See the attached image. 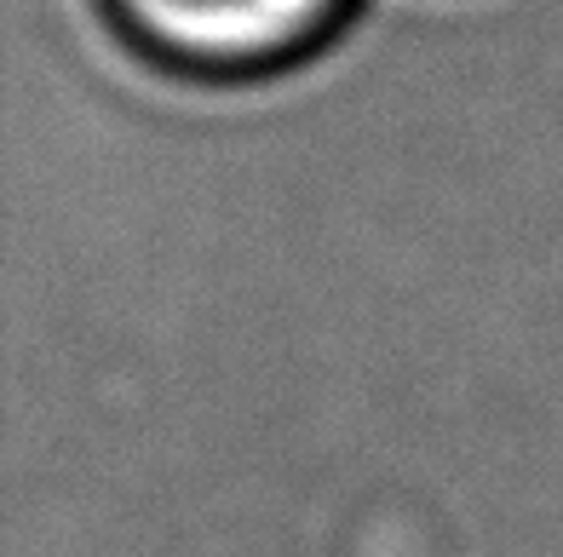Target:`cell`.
I'll use <instances>...</instances> for the list:
<instances>
[{
	"label": "cell",
	"mask_w": 563,
	"mask_h": 557,
	"mask_svg": "<svg viewBox=\"0 0 563 557\" xmlns=\"http://www.w3.org/2000/svg\"><path fill=\"white\" fill-rule=\"evenodd\" d=\"M150 58L190 75H253L317 46L345 0H104Z\"/></svg>",
	"instance_id": "6da1fadb"
}]
</instances>
